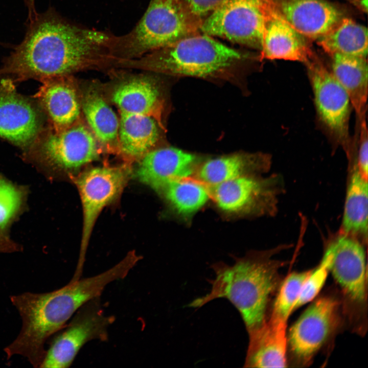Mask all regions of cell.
I'll return each instance as SVG.
<instances>
[{"mask_svg":"<svg viewBox=\"0 0 368 368\" xmlns=\"http://www.w3.org/2000/svg\"><path fill=\"white\" fill-rule=\"evenodd\" d=\"M22 41L0 68V77L16 81L66 76L114 62L116 35L66 20L53 8L28 20Z\"/></svg>","mask_w":368,"mask_h":368,"instance_id":"1","label":"cell"},{"mask_svg":"<svg viewBox=\"0 0 368 368\" xmlns=\"http://www.w3.org/2000/svg\"><path fill=\"white\" fill-rule=\"evenodd\" d=\"M130 254L110 269L93 277L71 280L65 286L45 293L30 292L10 296L22 320L16 338L4 348L7 359L23 356L34 367L43 359L47 340L62 329L83 305L98 298L110 283L124 279L136 265Z\"/></svg>","mask_w":368,"mask_h":368,"instance_id":"2","label":"cell"},{"mask_svg":"<svg viewBox=\"0 0 368 368\" xmlns=\"http://www.w3.org/2000/svg\"><path fill=\"white\" fill-rule=\"evenodd\" d=\"M283 265L267 255L248 257L232 266L216 265L210 291L189 306L198 308L216 298H227L240 312L247 332L255 330L268 317L270 301L283 279L280 272Z\"/></svg>","mask_w":368,"mask_h":368,"instance_id":"3","label":"cell"},{"mask_svg":"<svg viewBox=\"0 0 368 368\" xmlns=\"http://www.w3.org/2000/svg\"><path fill=\"white\" fill-rule=\"evenodd\" d=\"M246 58L242 52L198 33L124 64L140 66L170 75L214 77L233 69Z\"/></svg>","mask_w":368,"mask_h":368,"instance_id":"4","label":"cell"},{"mask_svg":"<svg viewBox=\"0 0 368 368\" xmlns=\"http://www.w3.org/2000/svg\"><path fill=\"white\" fill-rule=\"evenodd\" d=\"M202 21L180 0H152L133 29L116 36L115 57L118 60L139 58L198 33Z\"/></svg>","mask_w":368,"mask_h":368,"instance_id":"5","label":"cell"},{"mask_svg":"<svg viewBox=\"0 0 368 368\" xmlns=\"http://www.w3.org/2000/svg\"><path fill=\"white\" fill-rule=\"evenodd\" d=\"M311 302L287 333L288 363L296 366L310 365L315 357L330 348L336 336L347 328L336 288Z\"/></svg>","mask_w":368,"mask_h":368,"instance_id":"6","label":"cell"},{"mask_svg":"<svg viewBox=\"0 0 368 368\" xmlns=\"http://www.w3.org/2000/svg\"><path fill=\"white\" fill-rule=\"evenodd\" d=\"M330 261L333 277L342 302L346 326L363 335L367 330V280L364 249L348 235L339 237L325 254Z\"/></svg>","mask_w":368,"mask_h":368,"instance_id":"7","label":"cell"},{"mask_svg":"<svg viewBox=\"0 0 368 368\" xmlns=\"http://www.w3.org/2000/svg\"><path fill=\"white\" fill-rule=\"evenodd\" d=\"M131 175L124 167H98L81 173L75 180L82 203L83 227L80 254L74 276L82 273L87 246L102 210L122 192Z\"/></svg>","mask_w":368,"mask_h":368,"instance_id":"8","label":"cell"},{"mask_svg":"<svg viewBox=\"0 0 368 368\" xmlns=\"http://www.w3.org/2000/svg\"><path fill=\"white\" fill-rule=\"evenodd\" d=\"M264 26L262 0H225L202 21L200 31L261 51Z\"/></svg>","mask_w":368,"mask_h":368,"instance_id":"9","label":"cell"},{"mask_svg":"<svg viewBox=\"0 0 368 368\" xmlns=\"http://www.w3.org/2000/svg\"><path fill=\"white\" fill-rule=\"evenodd\" d=\"M98 298L81 307L64 330L54 337L39 367H68L85 343L107 339L108 328L114 318L104 314Z\"/></svg>","mask_w":368,"mask_h":368,"instance_id":"10","label":"cell"},{"mask_svg":"<svg viewBox=\"0 0 368 368\" xmlns=\"http://www.w3.org/2000/svg\"><path fill=\"white\" fill-rule=\"evenodd\" d=\"M25 150L49 165L65 170L79 168L99 156L95 136L82 125L73 124L59 131L43 127Z\"/></svg>","mask_w":368,"mask_h":368,"instance_id":"11","label":"cell"},{"mask_svg":"<svg viewBox=\"0 0 368 368\" xmlns=\"http://www.w3.org/2000/svg\"><path fill=\"white\" fill-rule=\"evenodd\" d=\"M11 78L0 81V137L26 150L43 128V113L17 92Z\"/></svg>","mask_w":368,"mask_h":368,"instance_id":"12","label":"cell"},{"mask_svg":"<svg viewBox=\"0 0 368 368\" xmlns=\"http://www.w3.org/2000/svg\"><path fill=\"white\" fill-rule=\"evenodd\" d=\"M305 64L320 119L337 136L346 139L351 104L347 91L316 56Z\"/></svg>","mask_w":368,"mask_h":368,"instance_id":"13","label":"cell"},{"mask_svg":"<svg viewBox=\"0 0 368 368\" xmlns=\"http://www.w3.org/2000/svg\"><path fill=\"white\" fill-rule=\"evenodd\" d=\"M278 14L308 40H317L344 17L327 0H265Z\"/></svg>","mask_w":368,"mask_h":368,"instance_id":"14","label":"cell"},{"mask_svg":"<svg viewBox=\"0 0 368 368\" xmlns=\"http://www.w3.org/2000/svg\"><path fill=\"white\" fill-rule=\"evenodd\" d=\"M265 17L261 57L298 61L305 64L314 56L310 40L293 29L262 0Z\"/></svg>","mask_w":368,"mask_h":368,"instance_id":"15","label":"cell"},{"mask_svg":"<svg viewBox=\"0 0 368 368\" xmlns=\"http://www.w3.org/2000/svg\"><path fill=\"white\" fill-rule=\"evenodd\" d=\"M277 179L242 176L211 186L210 195L225 212L240 213L271 205L276 196Z\"/></svg>","mask_w":368,"mask_h":368,"instance_id":"16","label":"cell"},{"mask_svg":"<svg viewBox=\"0 0 368 368\" xmlns=\"http://www.w3.org/2000/svg\"><path fill=\"white\" fill-rule=\"evenodd\" d=\"M197 162L195 155L176 148L150 150L141 158L135 175L140 181L158 191L170 181L189 178Z\"/></svg>","mask_w":368,"mask_h":368,"instance_id":"17","label":"cell"},{"mask_svg":"<svg viewBox=\"0 0 368 368\" xmlns=\"http://www.w3.org/2000/svg\"><path fill=\"white\" fill-rule=\"evenodd\" d=\"M287 322L268 316L259 328L248 332L244 363L248 367L287 366Z\"/></svg>","mask_w":368,"mask_h":368,"instance_id":"18","label":"cell"},{"mask_svg":"<svg viewBox=\"0 0 368 368\" xmlns=\"http://www.w3.org/2000/svg\"><path fill=\"white\" fill-rule=\"evenodd\" d=\"M64 76L40 81L41 85L35 95L38 107L49 121L50 128L56 131L73 125L80 112L76 91Z\"/></svg>","mask_w":368,"mask_h":368,"instance_id":"19","label":"cell"},{"mask_svg":"<svg viewBox=\"0 0 368 368\" xmlns=\"http://www.w3.org/2000/svg\"><path fill=\"white\" fill-rule=\"evenodd\" d=\"M332 73L347 91L351 104L360 119L365 117L368 91V66L366 58L334 54Z\"/></svg>","mask_w":368,"mask_h":368,"instance_id":"20","label":"cell"},{"mask_svg":"<svg viewBox=\"0 0 368 368\" xmlns=\"http://www.w3.org/2000/svg\"><path fill=\"white\" fill-rule=\"evenodd\" d=\"M270 159L259 153H236L209 159L199 168L198 176L200 181L209 186L265 170Z\"/></svg>","mask_w":368,"mask_h":368,"instance_id":"21","label":"cell"},{"mask_svg":"<svg viewBox=\"0 0 368 368\" xmlns=\"http://www.w3.org/2000/svg\"><path fill=\"white\" fill-rule=\"evenodd\" d=\"M118 141L122 152L128 157L141 158L156 144L159 130L150 116L121 112Z\"/></svg>","mask_w":368,"mask_h":368,"instance_id":"22","label":"cell"},{"mask_svg":"<svg viewBox=\"0 0 368 368\" xmlns=\"http://www.w3.org/2000/svg\"><path fill=\"white\" fill-rule=\"evenodd\" d=\"M120 112L150 116L154 118L160 105V94L155 84L143 77L123 82L112 97Z\"/></svg>","mask_w":368,"mask_h":368,"instance_id":"23","label":"cell"},{"mask_svg":"<svg viewBox=\"0 0 368 368\" xmlns=\"http://www.w3.org/2000/svg\"><path fill=\"white\" fill-rule=\"evenodd\" d=\"M317 43L330 56L334 54L366 58L367 54V28L344 17Z\"/></svg>","mask_w":368,"mask_h":368,"instance_id":"24","label":"cell"},{"mask_svg":"<svg viewBox=\"0 0 368 368\" xmlns=\"http://www.w3.org/2000/svg\"><path fill=\"white\" fill-rule=\"evenodd\" d=\"M367 179L361 174L356 164L347 189L343 215L342 228L348 235H360L367 237Z\"/></svg>","mask_w":368,"mask_h":368,"instance_id":"25","label":"cell"},{"mask_svg":"<svg viewBox=\"0 0 368 368\" xmlns=\"http://www.w3.org/2000/svg\"><path fill=\"white\" fill-rule=\"evenodd\" d=\"M82 109L97 139L105 146L116 145L119 120L102 97L94 90L87 92L83 97Z\"/></svg>","mask_w":368,"mask_h":368,"instance_id":"26","label":"cell"},{"mask_svg":"<svg viewBox=\"0 0 368 368\" xmlns=\"http://www.w3.org/2000/svg\"><path fill=\"white\" fill-rule=\"evenodd\" d=\"M188 178L170 181L158 191L178 213L185 216L198 211L211 196L206 185Z\"/></svg>","mask_w":368,"mask_h":368,"instance_id":"27","label":"cell"},{"mask_svg":"<svg viewBox=\"0 0 368 368\" xmlns=\"http://www.w3.org/2000/svg\"><path fill=\"white\" fill-rule=\"evenodd\" d=\"M311 270L293 271L283 279L268 316L287 322Z\"/></svg>","mask_w":368,"mask_h":368,"instance_id":"28","label":"cell"},{"mask_svg":"<svg viewBox=\"0 0 368 368\" xmlns=\"http://www.w3.org/2000/svg\"><path fill=\"white\" fill-rule=\"evenodd\" d=\"M330 272V261L324 255L319 265L311 272L306 280L300 296L293 308V311L312 301L322 289Z\"/></svg>","mask_w":368,"mask_h":368,"instance_id":"29","label":"cell"},{"mask_svg":"<svg viewBox=\"0 0 368 368\" xmlns=\"http://www.w3.org/2000/svg\"><path fill=\"white\" fill-rule=\"evenodd\" d=\"M20 191L8 181L0 178V229H4L19 210Z\"/></svg>","mask_w":368,"mask_h":368,"instance_id":"30","label":"cell"},{"mask_svg":"<svg viewBox=\"0 0 368 368\" xmlns=\"http://www.w3.org/2000/svg\"><path fill=\"white\" fill-rule=\"evenodd\" d=\"M360 144L358 159L356 164L362 176L367 179L368 139L365 117L362 118L360 119Z\"/></svg>","mask_w":368,"mask_h":368,"instance_id":"31","label":"cell"},{"mask_svg":"<svg viewBox=\"0 0 368 368\" xmlns=\"http://www.w3.org/2000/svg\"><path fill=\"white\" fill-rule=\"evenodd\" d=\"M190 11L202 20L225 0H180Z\"/></svg>","mask_w":368,"mask_h":368,"instance_id":"32","label":"cell"},{"mask_svg":"<svg viewBox=\"0 0 368 368\" xmlns=\"http://www.w3.org/2000/svg\"><path fill=\"white\" fill-rule=\"evenodd\" d=\"M28 9V20L33 17L37 13L35 8V0H24Z\"/></svg>","mask_w":368,"mask_h":368,"instance_id":"33","label":"cell"}]
</instances>
